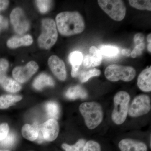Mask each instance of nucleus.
<instances>
[{
    "instance_id": "obj_21",
    "label": "nucleus",
    "mask_w": 151,
    "mask_h": 151,
    "mask_svg": "<svg viewBox=\"0 0 151 151\" xmlns=\"http://www.w3.org/2000/svg\"><path fill=\"white\" fill-rule=\"evenodd\" d=\"M45 111L49 117L52 119H57L59 118L60 110L58 104L53 101H50L45 104Z\"/></svg>"
},
{
    "instance_id": "obj_11",
    "label": "nucleus",
    "mask_w": 151,
    "mask_h": 151,
    "mask_svg": "<svg viewBox=\"0 0 151 151\" xmlns=\"http://www.w3.org/2000/svg\"><path fill=\"white\" fill-rule=\"evenodd\" d=\"M48 63L52 73L61 81L66 78V70L64 62L56 55H52L49 58Z\"/></svg>"
},
{
    "instance_id": "obj_22",
    "label": "nucleus",
    "mask_w": 151,
    "mask_h": 151,
    "mask_svg": "<svg viewBox=\"0 0 151 151\" xmlns=\"http://www.w3.org/2000/svg\"><path fill=\"white\" fill-rule=\"evenodd\" d=\"M90 63L91 67H95L101 64L103 59V55L100 50L96 47L92 46L89 49Z\"/></svg>"
},
{
    "instance_id": "obj_23",
    "label": "nucleus",
    "mask_w": 151,
    "mask_h": 151,
    "mask_svg": "<svg viewBox=\"0 0 151 151\" xmlns=\"http://www.w3.org/2000/svg\"><path fill=\"white\" fill-rule=\"evenodd\" d=\"M102 55L108 58H114L119 55V49L117 47L111 45H102L100 50Z\"/></svg>"
},
{
    "instance_id": "obj_4",
    "label": "nucleus",
    "mask_w": 151,
    "mask_h": 151,
    "mask_svg": "<svg viewBox=\"0 0 151 151\" xmlns=\"http://www.w3.org/2000/svg\"><path fill=\"white\" fill-rule=\"evenodd\" d=\"M42 32L38 38V43L41 48L49 49L57 40V30L56 24L52 19H43L42 21Z\"/></svg>"
},
{
    "instance_id": "obj_38",
    "label": "nucleus",
    "mask_w": 151,
    "mask_h": 151,
    "mask_svg": "<svg viewBox=\"0 0 151 151\" xmlns=\"http://www.w3.org/2000/svg\"><path fill=\"white\" fill-rule=\"evenodd\" d=\"M147 40L148 42H151V33L149 34L147 37Z\"/></svg>"
},
{
    "instance_id": "obj_20",
    "label": "nucleus",
    "mask_w": 151,
    "mask_h": 151,
    "mask_svg": "<svg viewBox=\"0 0 151 151\" xmlns=\"http://www.w3.org/2000/svg\"><path fill=\"white\" fill-rule=\"evenodd\" d=\"M0 84L6 91L13 93L19 92L22 88L21 86L16 81L7 76Z\"/></svg>"
},
{
    "instance_id": "obj_14",
    "label": "nucleus",
    "mask_w": 151,
    "mask_h": 151,
    "mask_svg": "<svg viewBox=\"0 0 151 151\" xmlns=\"http://www.w3.org/2000/svg\"><path fill=\"white\" fill-rule=\"evenodd\" d=\"M33 43L32 37L26 35L21 37L14 36L8 40L7 45L10 48H16L21 46H29Z\"/></svg>"
},
{
    "instance_id": "obj_29",
    "label": "nucleus",
    "mask_w": 151,
    "mask_h": 151,
    "mask_svg": "<svg viewBox=\"0 0 151 151\" xmlns=\"http://www.w3.org/2000/svg\"><path fill=\"white\" fill-rule=\"evenodd\" d=\"M83 151H101L100 144L93 140L86 142Z\"/></svg>"
},
{
    "instance_id": "obj_16",
    "label": "nucleus",
    "mask_w": 151,
    "mask_h": 151,
    "mask_svg": "<svg viewBox=\"0 0 151 151\" xmlns=\"http://www.w3.org/2000/svg\"><path fill=\"white\" fill-rule=\"evenodd\" d=\"M40 124L34 123L32 125L26 124L22 129V134L24 137L30 141H36L39 134Z\"/></svg>"
},
{
    "instance_id": "obj_28",
    "label": "nucleus",
    "mask_w": 151,
    "mask_h": 151,
    "mask_svg": "<svg viewBox=\"0 0 151 151\" xmlns=\"http://www.w3.org/2000/svg\"><path fill=\"white\" fill-rule=\"evenodd\" d=\"M37 5L41 13H45L48 12L51 7L52 1H36Z\"/></svg>"
},
{
    "instance_id": "obj_31",
    "label": "nucleus",
    "mask_w": 151,
    "mask_h": 151,
    "mask_svg": "<svg viewBox=\"0 0 151 151\" xmlns=\"http://www.w3.org/2000/svg\"><path fill=\"white\" fill-rule=\"evenodd\" d=\"M9 66V63L7 60L4 58L0 59V72L6 73Z\"/></svg>"
},
{
    "instance_id": "obj_33",
    "label": "nucleus",
    "mask_w": 151,
    "mask_h": 151,
    "mask_svg": "<svg viewBox=\"0 0 151 151\" xmlns=\"http://www.w3.org/2000/svg\"><path fill=\"white\" fill-rule=\"evenodd\" d=\"M82 62H83V65L84 67L86 68H89L91 67V64H90V55H87L84 57Z\"/></svg>"
},
{
    "instance_id": "obj_30",
    "label": "nucleus",
    "mask_w": 151,
    "mask_h": 151,
    "mask_svg": "<svg viewBox=\"0 0 151 151\" xmlns=\"http://www.w3.org/2000/svg\"><path fill=\"white\" fill-rule=\"evenodd\" d=\"M9 127L6 123H3L0 125V141L5 139L8 135Z\"/></svg>"
},
{
    "instance_id": "obj_19",
    "label": "nucleus",
    "mask_w": 151,
    "mask_h": 151,
    "mask_svg": "<svg viewBox=\"0 0 151 151\" xmlns=\"http://www.w3.org/2000/svg\"><path fill=\"white\" fill-rule=\"evenodd\" d=\"M22 96L11 94H4L0 96V109H4L20 101Z\"/></svg>"
},
{
    "instance_id": "obj_7",
    "label": "nucleus",
    "mask_w": 151,
    "mask_h": 151,
    "mask_svg": "<svg viewBox=\"0 0 151 151\" xmlns=\"http://www.w3.org/2000/svg\"><path fill=\"white\" fill-rule=\"evenodd\" d=\"M151 100L146 94H140L135 97L129 106L128 114L133 118L146 115L150 111Z\"/></svg>"
},
{
    "instance_id": "obj_8",
    "label": "nucleus",
    "mask_w": 151,
    "mask_h": 151,
    "mask_svg": "<svg viewBox=\"0 0 151 151\" xmlns=\"http://www.w3.org/2000/svg\"><path fill=\"white\" fill-rule=\"evenodd\" d=\"M10 20L15 31L19 35L24 34L29 29V23L23 10L20 8H16L12 11Z\"/></svg>"
},
{
    "instance_id": "obj_34",
    "label": "nucleus",
    "mask_w": 151,
    "mask_h": 151,
    "mask_svg": "<svg viewBox=\"0 0 151 151\" xmlns=\"http://www.w3.org/2000/svg\"><path fill=\"white\" fill-rule=\"evenodd\" d=\"M9 1L5 0H0V12L6 9L8 6Z\"/></svg>"
},
{
    "instance_id": "obj_3",
    "label": "nucleus",
    "mask_w": 151,
    "mask_h": 151,
    "mask_svg": "<svg viewBox=\"0 0 151 151\" xmlns=\"http://www.w3.org/2000/svg\"><path fill=\"white\" fill-rule=\"evenodd\" d=\"M114 108L112 114L113 122L121 125L126 121L128 114L130 100L129 94L125 91H120L114 96Z\"/></svg>"
},
{
    "instance_id": "obj_9",
    "label": "nucleus",
    "mask_w": 151,
    "mask_h": 151,
    "mask_svg": "<svg viewBox=\"0 0 151 151\" xmlns=\"http://www.w3.org/2000/svg\"><path fill=\"white\" fill-rule=\"evenodd\" d=\"M38 65L34 61H30L24 66H17L12 71L14 78L21 83L26 82L37 71Z\"/></svg>"
},
{
    "instance_id": "obj_25",
    "label": "nucleus",
    "mask_w": 151,
    "mask_h": 151,
    "mask_svg": "<svg viewBox=\"0 0 151 151\" xmlns=\"http://www.w3.org/2000/svg\"><path fill=\"white\" fill-rule=\"evenodd\" d=\"M86 141L83 139L79 140L75 144L72 145L64 143L61 147L65 151H83Z\"/></svg>"
},
{
    "instance_id": "obj_5",
    "label": "nucleus",
    "mask_w": 151,
    "mask_h": 151,
    "mask_svg": "<svg viewBox=\"0 0 151 151\" xmlns=\"http://www.w3.org/2000/svg\"><path fill=\"white\" fill-rule=\"evenodd\" d=\"M105 75L106 78L111 81L122 80L128 82L135 78L136 71L131 66L112 64L106 68Z\"/></svg>"
},
{
    "instance_id": "obj_35",
    "label": "nucleus",
    "mask_w": 151,
    "mask_h": 151,
    "mask_svg": "<svg viewBox=\"0 0 151 151\" xmlns=\"http://www.w3.org/2000/svg\"><path fill=\"white\" fill-rule=\"evenodd\" d=\"M8 22L6 20L4 19L2 16L0 15V31L4 28H6L7 27Z\"/></svg>"
},
{
    "instance_id": "obj_27",
    "label": "nucleus",
    "mask_w": 151,
    "mask_h": 151,
    "mask_svg": "<svg viewBox=\"0 0 151 151\" xmlns=\"http://www.w3.org/2000/svg\"><path fill=\"white\" fill-rule=\"evenodd\" d=\"M16 140V136L13 133H9L5 139L0 141L1 145L6 148H10L14 145Z\"/></svg>"
},
{
    "instance_id": "obj_26",
    "label": "nucleus",
    "mask_w": 151,
    "mask_h": 151,
    "mask_svg": "<svg viewBox=\"0 0 151 151\" xmlns=\"http://www.w3.org/2000/svg\"><path fill=\"white\" fill-rule=\"evenodd\" d=\"M100 74V70L96 68L90 69L88 71H83L79 74V80L81 82L84 83L88 81L91 77L99 76Z\"/></svg>"
},
{
    "instance_id": "obj_6",
    "label": "nucleus",
    "mask_w": 151,
    "mask_h": 151,
    "mask_svg": "<svg viewBox=\"0 0 151 151\" xmlns=\"http://www.w3.org/2000/svg\"><path fill=\"white\" fill-rule=\"evenodd\" d=\"M100 7L111 19L121 21L125 17L126 8L123 1L121 0H98Z\"/></svg>"
},
{
    "instance_id": "obj_12",
    "label": "nucleus",
    "mask_w": 151,
    "mask_h": 151,
    "mask_svg": "<svg viewBox=\"0 0 151 151\" xmlns=\"http://www.w3.org/2000/svg\"><path fill=\"white\" fill-rule=\"evenodd\" d=\"M119 148L121 151H147L145 143L131 139H125L119 142Z\"/></svg>"
},
{
    "instance_id": "obj_10",
    "label": "nucleus",
    "mask_w": 151,
    "mask_h": 151,
    "mask_svg": "<svg viewBox=\"0 0 151 151\" xmlns=\"http://www.w3.org/2000/svg\"><path fill=\"white\" fill-rule=\"evenodd\" d=\"M40 132L44 140L52 142L58 136L59 127L56 120L50 119L42 124H40Z\"/></svg>"
},
{
    "instance_id": "obj_1",
    "label": "nucleus",
    "mask_w": 151,
    "mask_h": 151,
    "mask_svg": "<svg viewBox=\"0 0 151 151\" xmlns=\"http://www.w3.org/2000/svg\"><path fill=\"white\" fill-rule=\"evenodd\" d=\"M56 24L60 34L70 36L81 33L85 29L83 17L78 12H65L57 15Z\"/></svg>"
},
{
    "instance_id": "obj_15",
    "label": "nucleus",
    "mask_w": 151,
    "mask_h": 151,
    "mask_svg": "<svg viewBox=\"0 0 151 151\" xmlns=\"http://www.w3.org/2000/svg\"><path fill=\"white\" fill-rule=\"evenodd\" d=\"M83 56L82 53L79 51H73L68 56V60L72 67L71 76L75 77L78 75V69L83 61Z\"/></svg>"
},
{
    "instance_id": "obj_40",
    "label": "nucleus",
    "mask_w": 151,
    "mask_h": 151,
    "mask_svg": "<svg viewBox=\"0 0 151 151\" xmlns=\"http://www.w3.org/2000/svg\"><path fill=\"white\" fill-rule=\"evenodd\" d=\"M0 151H10L6 149H0Z\"/></svg>"
},
{
    "instance_id": "obj_17",
    "label": "nucleus",
    "mask_w": 151,
    "mask_h": 151,
    "mask_svg": "<svg viewBox=\"0 0 151 151\" xmlns=\"http://www.w3.org/2000/svg\"><path fill=\"white\" fill-rule=\"evenodd\" d=\"M54 80L51 76L46 73H42L37 76L33 83V86L37 90H41L46 86H53Z\"/></svg>"
},
{
    "instance_id": "obj_24",
    "label": "nucleus",
    "mask_w": 151,
    "mask_h": 151,
    "mask_svg": "<svg viewBox=\"0 0 151 151\" xmlns=\"http://www.w3.org/2000/svg\"><path fill=\"white\" fill-rule=\"evenodd\" d=\"M131 6L135 9L142 10L151 11V1L149 0H130Z\"/></svg>"
},
{
    "instance_id": "obj_37",
    "label": "nucleus",
    "mask_w": 151,
    "mask_h": 151,
    "mask_svg": "<svg viewBox=\"0 0 151 151\" xmlns=\"http://www.w3.org/2000/svg\"><path fill=\"white\" fill-rule=\"evenodd\" d=\"M6 77V73H2L0 72V84L2 82L3 80Z\"/></svg>"
},
{
    "instance_id": "obj_39",
    "label": "nucleus",
    "mask_w": 151,
    "mask_h": 151,
    "mask_svg": "<svg viewBox=\"0 0 151 151\" xmlns=\"http://www.w3.org/2000/svg\"><path fill=\"white\" fill-rule=\"evenodd\" d=\"M147 50L149 52L151 53V42H149L147 45Z\"/></svg>"
},
{
    "instance_id": "obj_18",
    "label": "nucleus",
    "mask_w": 151,
    "mask_h": 151,
    "mask_svg": "<svg viewBox=\"0 0 151 151\" xmlns=\"http://www.w3.org/2000/svg\"><path fill=\"white\" fill-rule=\"evenodd\" d=\"M87 96L86 90L79 85L70 87L65 93V96L70 100H76L78 98L85 99Z\"/></svg>"
},
{
    "instance_id": "obj_2",
    "label": "nucleus",
    "mask_w": 151,
    "mask_h": 151,
    "mask_svg": "<svg viewBox=\"0 0 151 151\" xmlns=\"http://www.w3.org/2000/svg\"><path fill=\"white\" fill-rule=\"evenodd\" d=\"M79 109L84 117L86 127L89 129H95L103 121V108L100 103L85 102L80 105Z\"/></svg>"
},
{
    "instance_id": "obj_36",
    "label": "nucleus",
    "mask_w": 151,
    "mask_h": 151,
    "mask_svg": "<svg viewBox=\"0 0 151 151\" xmlns=\"http://www.w3.org/2000/svg\"><path fill=\"white\" fill-rule=\"evenodd\" d=\"M122 52L123 55H124V56L129 57L131 55L132 51L129 49H124L122 50Z\"/></svg>"
},
{
    "instance_id": "obj_32",
    "label": "nucleus",
    "mask_w": 151,
    "mask_h": 151,
    "mask_svg": "<svg viewBox=\"0 0 151 151\" xmlns=\"http://www.w3.org/2000/svg\"><path fill=\"white\" fill-rule=\"evenodd\" d=\"M145 39V37L142 33H137L135 35L134 37V42L136 45L143 42V41Z\"/></svg>"
},
{
    "instance_id": "obj_13",
    "label": "nucleus",
    "mask_w": 151,
    "mask_h": 151,
    "mask_svg": "<svg viewBox=\"0 0 151 151\" xmlns=\"http://www.w3.org/2000/svg\"><path fill=\"white\" fill-rule=\"evenodd\" d=\"M151 67L144 69L140 73L137 79L139 88L144 92L151 91Z\"/></svg>"
}]
</instances>
